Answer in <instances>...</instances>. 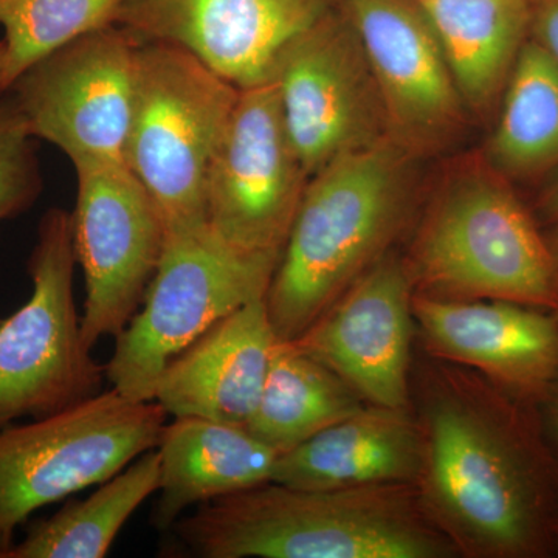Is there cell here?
<instances>
[{
	"label": "cell",
	"mask_w": 558,
	"mask_h": 558,
	"mask_svg": "<svg viewBox=\"0 0 558 558\" xmlns=\"http://www.w3.org/2000/svg\"><path fill=\"white\" fill-rule=\"evenodd\" d=\"M414 395L422 433L414 486L459 557L548 556L556 546L558 462L534 407L438 359L418 368Z\"/></svg>",
	"instance_id": "cell-1"
},
{
	"label": "cell",
	"mask_w": 558,
	"mask_h": 558,
	"mask_svg": "<svg viewBox=\"0 0 558 558\" xmlns=\"http://www.w3.org/2000/svg\"><path fill=\"white\" fill-rule=\"evenodd\" d=\"M376 80L388 138L414 159L446 148L469 110L417 0H341Z\"/></svg>",
	"instance_id": "cell-13"
},
{
	"label": "cell",
	"mask_w": 558,
	"mask_h": 558,
	"mask_svg": "<svg viewBox=\"0 0 558 558\" xmlns=\"http://www.w3.org/2000/svg\"><path fill=\"white\" fill-rule=\"evenodd\" d=\"M457 81L469 113L494 106L524 44L534 0H417Z\"/></svg>",
	"instance_id": "cell-20"
},
{
	"label": "cell",
	"mask_w": 558,
	"mask_h": 558,
	"mask_svg": "<svg viewBox=\"0 0 558 558\" xmlns=\"http://www.w3.org/2000/svg\"><path fill=\"white\" fill-rule=\"evenodd\" d=\"M365 405L328 366L293 341L279 340L258 407L245 428L282 454Z\"/></svg>",
	"instance_id": "cell-21"
},
{
	"label": "cell",
	"mask_w": 558,
	"mask_h": 558,
	"mask_svg": "<svg viewBox=\"0 0 558 558\" xmlns=\"http://www.w3.org/2000/svg\"><path fill=\"white\" fill-rule=\"evenodd\" d=\"M138 40L119 24L70 40L11 83L27 130L73 167L123 161L134 100Z\"/></svg>",
	"instance_id": "cell-9"
},
{
	"label": "cell",
	"mask_w": 558,
	"mask_h": 558,
	"mask_svg": "<svg viewBox=\"0 0 558 558\" xmlns=\"http://www.w3.org/2000/svg\"><path fill=\"white\" fill-rule=\"evenodd\" d=\"M548 403H550V422L558 439V400L550 399Z\"/></svg>",
	"instance_id": "cell-28"
},
{
	"label": "cell",
	"mask_w": 558,
	"mask_h": 558,
	"mask_svg": "<svg viewBox=\"0 0 558 558\" xmlns=\"http://www.w3.org/2000/svg\"><path fill=\"white\" fill-rule=\"evenodd\" d=\"M156 449L160 497L153 524L159 531H170L191 508L270 483L279 458L245 427L193 416L165 424Z\"/></svg>",
	"instance_id": "cell-19"
},
{
	"label": "cell",
	"mask_w": 558,
	"mask_h": 558,
	"mask_svg": "<svg viewBox=\"0 0 558 558\" xmlns=\"http://www.w3.org/2000/svg\"><path fill=\"white\" fill-rule=\"evenodd\" d=\"M123 0H0L5 92L33 62L84 33L116 24Z\"/></svg>",
	"instance_id": "cell-24"
},
{
	"label": "cell",
	"mask_w": 558,
	"mask_h": 558,
	"mask_svg": "<svg viewBox=\"0 0 558 558\" xmlns=\"http://www.w3.org/2000/svg\"><path fill=\"white\" fill-rule=\"evenodd\" d=\"M538 211L546 222L553 223V226L558 223V171L556 179L549 183L548 189L543 191L542 197H539Z\"/></svg>",
	"instance_id": "cell-27"
},
{
	"label": "cell",
	"mask_w": 558,
	"mask_h": 558,
	"mask_svg": "<svg viewBox=\"0 0 558 558\" xmlns=\"http://www.w3.org/2000/svg\"><path fill=\"white\" fill-rule=\"evenodd\" d=\"M414 160L384 138L312 175L266 295L279 340L299 339L392 252L414 213Z\"/></svg>",
	"instance_id": "cell-3"
},
{
	"label": "cell",
	"mask_w": 558,
	"mask_h": 558,
	"mask_svg": "<svg viewBox=\"0 0 558 558\" xmlns=\"http://www.w3.org/2000/svg\"><path fill=\"white\" fill-rule=\"evenodd\" d=\"M422 433L410 409L368 405L279 454L270 483L300 488L416 484Z\"/></svg>",
	"instance_id": "cell-18"
},
{
	"label": "cell",
	"mask_w": 558,
	"mask_h": 558,
	"mask_svg": "<svg viewBox=\"0 0 558 558\" xmlns=\"http://www.w3.org/2000/svg\"><path fill=\"white\" fill-rule=\"evenodd\" d=\"M405 260L421 295L558 310V264L548 236L510 180L488 163L444 183Z\"/></svg>",
	"instance_id": "cell-4"
},
{
	"label": "cell",
	"mask_w": 558,
	"mask_h": 558,
	"mask_svg": "<svg viewBox=\"0 0 558 558\" xmlns=\"http://www.w3.org/2000/svg\"><path fill=\"white\" fill-rule=\"evenodd\" d=\"M269 80L310 178L388 138L376 80L341 0L290 40Z\"/></svg>",
	"instance_id": "cell-10"
},
{
	"label": "cell",
	"mask_w": 558,
	"mask_h": 558,
	"mask_svg": "<svg viewBox=\"0 0 558 558\" xmlns=\"http://www.w3.org/2000/svg\"><path fill=\"white\" fill-rule=\"evenodd\" d=\"M40 190L36 138L5 92L0 95V222L27 211Z\"/></svg>",
	"instance_id": "cell-25"
},
{
	"label": "cell",
	"mask_w": 558,
	"mask_h": 558,
	"mask_svg": "<svg viewBox=\"0 0 558 558\" xmlns=\"http://www.w3.org/2000/svg\"><path fill=\"white\" fill-rule=\"evenodd\" d=\"M281 253L233 247L208 226L167 233L145 300L116 337L105 366L110 388L132 400H154L175 355L220 319L267 295Z\"/></svg>",
	"instance_id": "cell-6"
},
{
	"label": "cell",
	"mask_w": 558,
	"mask_h": 558,
	"mask_svg": "<svg viewBox=\"0 0 558 558\" xmlns=\"http://www.w3.org/2000/svg\"><path fill=\"white\" fill-rule=\"evenodd\" d=\"M413 296L405 258L388 253L293 343L368 405L410 409Z\"/></svg>",
	"instance_id": "cell-14"
},
{
	"label": "cell",
	"mask_w": 558,
	"mask_h": 558,
	"mask_svg": "<svg viewBox=\"0 0 558 558\" xmlns=\"http://www.w3.org/2000/svg\"><path fill=\"white\" fill-rule=\"evenodd\" d=\"M157 449L100 484L89 498L70 501L50 519L32 523L7 558H102L135 510L159 492Z\"/></svg>",
	"instance_id": "cell-23"
},
{
	"label": "cell",
	"mask_w": 558,
	"mask_h": 558,
	"mask_svg": "<svg viewBox=\"0 0 558 558\" xmlns=\"http://www.w3.org/2000/svg\"><path fill=\"white\" fill-rule=\"evenodd\" d=\"M337 0H123L116 24L138 43L189 51L248 89L269 81L282 49Z\"/></svg>",
	"instance_id": "cell-15"
},
{
	"label": "cell",
	"mask_w": 558,
	"mask_h": 558,
	"mask_svg": "<svg viewBox=\"0 0 558 558\" xmlns=\"http://www.w3.org/2000/svg\"><path fill=\"white\" fill-rule=\"evenodd\" d=\"M310 174L290 138L277 84L241 89L205 182L207 226L245 252H282Z\"/></svg>",
	"instance_id": "cell-12"
},
{
	"label": "cell",
	"mask_w": 558,
	"mask_h": 558,
	"mask_svg": "<svg viewBox=\"0 0 558 558\" xmlns=\"http://www.w3.org/2000/svg\"><path fill=\"white\" fill-rule=\"evenodd\" d=\"M72 215L50 208L28 259L32 296L0 318V428L53 416L100 395L105 366L92 357L73 293Z\"/></svg>",
	"instance_id": "cell-8"
},
{
	"label": "cell",
	"mask_w": 558,
	"mask_h": 558,
	"mask_svg": "<svg viewBox=\"0 0 558 558\" xmlns=\"http://www.w3.org/2000/svg\"><path fill=\"white\" fill-rule=\"evenodd\" d=\"M413 315L433 359L475 371L535 407L558 384V318L501 300H440L414 293Z\"/></svg>",
	"instance_id": "cell-16"
},
{
	"label": "cell",
	"mask_w": 558,
	"mask_h": 558,
	"mask_svg": "<svg viewBox=\"0 0 558 558\" xmlns=\"http://www.w3.org/2000/svg\"><path fill=\"white\" fill-rule=\"evenodd\" d=\"M167 411L117 389L32 424L0 428V558L36 510L100 486L159 446Z\"/></svg>",
	"instance_id": "cell-7"
},
{
	"label": "cell",
	"mask_w": 558,
	"mask_h": 558,
	"mask_svg": "<svg viewBox=\"0 0 558 558\" xmlns=\"http://www.w3.org/2000/svg\"><path fill=\"white\" fill-rule=\"evenodd\" d=\"M182 557L453 558L414 484L300 488L266 483L197 506L170 527Z\"/></svg>",
	"instance_id": "cell-2"
},
{
	"label": "cell",
	"mask_w": 558,
	"mask_h": 558,
	"mask_svg": "<svg viewBox=\"0 0 558 558\" xmlns=\"http://www.w3.org/2000/svg\"><path fill=\"white\" fill-rule=\"evenodd\" d=\"M554 315L558 318V310L553 312Z\"/></svg>",
	"instance_id": "cell-32"
},
{
	"label": "cell",
	"mask_w": 558,
	"mask_h": 558,
	"mask_svg": "<svg viewBox=\"0 0 558 558\" xmlns=\"http://www.w3.org/2000/svg\"><path fill=\"white\" fill-rule=\"evenodd\" d=\"M278 341L266 296L250 301L168 363L154 400L168 416L245 427L258 407Z\"/></svg>",
	"instance_id": "cell-17"
},
{
	"label": "cell",
	"mask_w": 558,
	"mask_h": 558,
	"mask_svg": "<svg viewBox=\"0 0 558 558\" xmlns=\"http://www.w3.org/2000/svg\"><path fill=\"white\" fill-rule=\"evenodd\" d=\"M550 250H553L554 258H556L558 264V223L554 226L553 231H550V234L548 236Z\"/></svg>",
	"instance_id": "cell-29"
},
{
	"label": "cell",
	"mask_w": 558,
	"mask_h": 558,
	"mask_svg": "<svg viewBox=\"0 0 558 558\" xmlns=\"http://www.w3.org/2000/svg\"><path fill=\"white\" fill-rule=\"evenodd\" d=\"M502 97L487 163L508 180L558 170V61L537 40L524 44Z\"/></svg>",
	"instance_id": "cell-22"
},
{
	"label": "cell",
	"mask_w": 558,
	"mask_h": 558,
	"mask_svg": "<svg viewBox=\"0 0 558 558\" xmlns=\"http://www.w3.org/2000/svg\"><path fill=\"white\" fill-rule=\"evenodd\" d=\"M531 38L558 61V0H534Z\"/></svg>",
	"instance_id": "cell-26"
},
{
	"label": "cell",
	"mask_w": 558,
	"mask_h": 558,
	"mask_svg": "<svg viewBox=\"0 0 558 558\" xmlns=\"http://www.w3.org/2000/svg\"><path fill=\"white\" fill-rule=\"evenodd\" d=\"M240 94L189 51L138 43L124 165L156 202L167 233L207 226V172Z\"/></svg>",
	"instance_id": "cell-5"
},
{
	"label": "cell",
	"mask_w": 558,
	"mask_h": 558,
	"mask_svg": "<svg viewBox=\"0 0 558 558\" xmlns=\"http://www.w3.org/2000/svg\"><path fill=\"white\" fill-rule=\"evenodd\" d=\"M73 245L86 286L83 337L94 348L137 314L167 242L156 202L123 161L76 165Z\"/></svg>",
	"instance_id": "cell-11"
},
{
	"label": "cell",
	"mask_w": 558,
	"mask_h": 558,
	"mask_svg": "<svg viewBox=\"0 0 558 558\" xmlns=\"http://www.w3.org/2000/svg\"><path fill=\"white\" fill-rule=\"evenodd\" d=\"M554 537H556V543H558V513L556 517V521H554Z\"/></svg>",
	"instance_id": "cell-30"
},
{
	"label": "cell",
	"mask_w": 558,
	"mask_h": 558,
	"mask_svg": "<svg viewBox=\"0 0 558 558\" xmlns=\"http://www.w3.org/2000/svg\"><path fill=\"white\" fill-rule=\"evenodd\" d=\"M554 400H558V384L556 385V388H554L553 398Z\"/></svg>",
	"instance_id": "cell-31"
}]
</instances>
